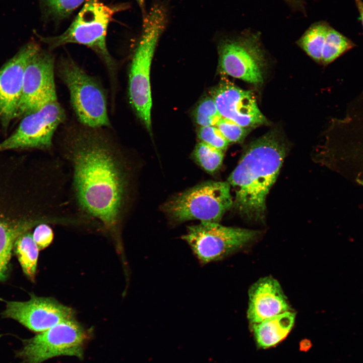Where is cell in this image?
<instances>
[{
    "label": "cell",
    "mask_w": 363,
    "mask_h": 363,
    "mask_svg": "<svg viewBox=\"0 0 363 363\" xmlns=\"http://www.w3.org/2000/svg\"><path fill=\"white\" fill-rule=\"evenodd\" d=\"M249 295L247 317L252 324L290 311L281 286L273 278L259 279L251 287Z\"/></svg>",
    "instance_id": "9a60e30c"
},
{
    "label": "cell",
    "mask_w": 363,
    "mask_h": 363,
    "mask_svg": "<svg viewBox=\"0 0 363 363\" xmlns=\"http://www.w3.org/2000/svg\"><path fill=\"white\" fill-rule=\"evenodd\" d=\"M199 139L216 149L224 151L229 142L216 126H201L198 131Z\"/></svg>",
    "instance_id": "cb8c5ba5"
},
{
    "label": "cell",
    "mask_w": 363,
    "mask_h": 363,
    "mask_svg": "<svg viewBox=\"0 0 363 363\" xmlns=\"http://www.w3.org/2000/svg\"><path fill=\"white\" fill-rule=\"evenodd\" d=\"M194 160L206 171L213 173L221 167L223 151L203 142L198 143L192 153Z\"/></svg>",
    "instance_id": "44dd1931"
},
{
    "label": "cell",
    "mask_w": 363,
    "mask_h": 363,
    "mask_svg": "<svg viewBox=\"0 0 363 363\" xmlns=\"http://www.w3.org/2000/svg\"><path fill=\"white\" fill-rule=\"evenodd\" d=\"M286 144L273 130L252 142L227 182L235 192L234 206L246 219L262 221L266 198L274 184L286 153Z\"/></svg>",
    "instance_id": "7a4b0ae2"
},
{
    "label": "cell",
    "mask_w": 363,
    "mask_h": 363,
    "mask_svg": "<svg viewBox=\"0 0 363 363\" xmlns=\"http://www.w3.org/2000/svg\"><path fill=\"white\" fill-rule=\"evenodd\" d=\"M258 234L256 230L201 222L189 226L182 239L199 262L205 265L223 259L253 240Z\"/></svg>",
    "instance_id": "ba28073f"
},
{
    "label": "cell",
    "mask_w": 363,
    "mask_h": 363,
    "mask_svg": "<svg viewBox=\"0 0 363 363\" xmlns=\"http://www.w3.org/2000/svg\"><path fill=\"white\" fill-rule=\"evenodd\" d=\"M65 118L57 98L47 102L21 118L14 132L0 142V153L50 149L53 135Z\"/></svg>",
    "instance_id": "9c48e42d"
},
{
    "label": "cell",
    "mask_w": 363,
    "mask_h": 363,
    "mask_svg": "<svg viewBox=\"0 0 363 363\" xmlns=\"http://www.w3.org/2000/svg\"><path fill=\"white\" fill-rule=\"evenodd\" d=\"M265 56L258 34L245 32L223 40L219 46L222 73L256 85L263 82Z\"/></svg>",
    "instance_id": "30bf717a"
},
{
    "label": "cell",
    "mask_w": 363,
    "mask_h": 363,
    "mask_svg": "<svg viewBox=\"0 0 363 363\" xmlns=\"http://www.w3.org/2000/svg\"><path fill=\"white\" fill-rule=\"evenodd\" d=\"M295 316L294 313L288 311L253 324V331L258 346L267 348L281 342L292 329Z\"/></svg>",
    "instance_id": "2e32d148"
},
{
    "label": "cell",
    "mask_w": 363,
    "mask_h": 363,
    "mask_svg": "<svg viewBox=\"0 0 363 363\" xmlns=\"http://www.w3.org/2000/svg\"><path fill=\"white\" fill-rule=\"evenodd\" d=\"M211 94L223 117L250 129L268 123L250 91L225 81L214 88Z\"/></svg>",
    "instance_id": "5bb4252c"
},
{
    "label": "cell",
    "mask_w": 363,
    "mask_h": 363,
    "mask_svg": "<svg viewBox=\"0 0 363 363\" xmlns=\"http://www.w3.org/2000/svg\"><path fill=\"white\" fill-rule=\"evenodd\" d=\"M88 335L74 318L67 319L23 340V346L17 352V356L24 363H41L62 355L82 359Z\"/></svg>",
    "instance_id": "52a82bcc"
},
{
    "label": "cell",
    "mask_w": 363,
    "mask_h": 363,
    "mask_svg": "<svg viewBox=\"0 0 363 363\" xmlns=\"http://www.w3.org/2000/svg\"><path fill=\"white\" fill-rule=\"evenodd\" d=\"M196 123L201 126H215L222 117L212 97L202 100L194 111Z\"/></svg>",
    "instance_id": "7402d4cb"
},
{
    "label": "cell",
    "mask_w": 363,
    "mask_h": 363,
    "mask_svg": "<svg viewBox=\"0 0 363 363\" xmlns=\"http://www.w3.org/2000/svg\"><path fill=\"white\" fill-rule=\"evenodd\" d=\"M41 49L31 41L23 45L0 69V124L5 130L17 118L21 98L24 75L31 57Z\"/></svg>",
    "instance_id": "4fadbf2b"
},
{
    "label": "cell",
    "mask_w": 363,
    "mask_h": 363,
    "mask_svg": "<svg viewBox=\"0 0 363 363\" xmlns=\"http://www.w3.org/2000/svg\"><path fill=\"white\" fill-rule=\"evenodd\" d=\"M291 7L297 10H303L305 9V0H284Z\"/></svg>",
    "instance_id": "484cf974"
},
{
    "label": "cell",
    "mask_w": 363,
    "mask_h": 363,
    "mask_svg": "<svg viewBox=\"0 0 363 363\" xmlns=\"http://www.w3.org/2000/svg\"><path fill=\"white\" fill-rule=\"evenodd\" d=\"M330 25L324 21L312 24L298 41L299 46L314 60L321 64L322 51Z\"/></svg>",
    "instance_id": "ac0fdd59"
},
{
    "label": "cell",
    "mask_w": 363,
    "mask_h": 363,
    "mask_svg": "<svg viewBox=\"0 0 363 363\" xmlns=\"http://www.w3.org/2000/svg\"><path fill=\"white\" fill-rule=\"evenodd\" d=\"M354 1L359 14V19L363 27V1L362 0H354Z\"/></svg>",
    "instance_id": "4316f807"
},
{
    "label": "cell",
    "mask_w": 363,
    "mask_h": 363,
    "mask_svg": "<svg viewBox=\"0 0 363 363\" xmlns=\"http://www.w3.org/2000/svg\"><path fill=\"white\" fill-rule=\"evenodd\" d=\"M14 251L25 275L31 281L35 279L39 249L30 232L21 235L16 240Z\"/></svg>",
    "instance_id": "e0dca14e"
},
{
    "label": "cell",
    "mask_w": 363,
    "mask_h": 363,
    "mask_svg": "<svg viewBox=\"0 0 363 363\" xmlns=\"http://www.w3.org/2000/svg\"><path fill=\"white\" fill-rule=\"evenodd\" d=\"M128 8L126 4L108 5L99 0H86L64 32L55 36L39 37L50 49L68 43L85 45L100 57L110 71H113L115 65L107 47V30L114 15Z\"/></svg>",
    "instance_id": "277c9868"
},
{
    "label": "cell",
    "mask_w": 363,
    "mask_h": 363,
    "mask_svg": "<svg viewBox=\"0 0 363 363\" xmlns=\"http://www.w3.org/2000/svg\"><path fill=\"white\" fill-rule=\"evenodd\" d=\"M215 126L229 143L242 142L251 129L243 127L235 122L223 117Z\"/></svg>",
    "instance_id": "603a6c76"
},
{
    "label": "cell",
    "mask_w": 363,
    "mask_h": 363,
    "mask_svg": "<svg viewBox=\"0 0 363 363\" xmlns=\"http://www.w3.org/2000/svg\"><path fill=\"white\" fill-rule=\"evenodd\" d=\"M167 22L161 4L154 5L143 18L142 34L132 62L129 75L130 102L138 117L151 134L152 107L150 73L158 40Z\"/></svg>",
    "instance_id": "3957f363"
},
{
    "label": "cell",
    "mask_w": 363,
    "mask_h": 363,
    "mask_svg": "<svg viewBox=\"0 0 363 363\" xmlns=\"http://www.w3.org/2000/svg\"><path fill=\"white\" fill-rule=\"evenodd\" d=\"M140 8L141 9L143 18L146 16V14L145 11V1L146 0H136Z\"/></svg>",
    "instance_id": "83f0119b"
},
{
    "label": "cell",
    "mask_w": 363,
    "mask_h": 363,
    "mask_svg": "<svg viewBox=\"0 0 363 363\" xmlns=\"http://www.w3.org/2000/svg\"><path fill=\"white\" fill-rule=\"evenodd\" d=\"M57 68L79 121L91 128L109 126L106 97L100 85L70 57H62Z\"/></svg>",
    "instance_id": "8992f818"
},
{
    "label": "cell",
    "mask_w": 363,
    "mask_h": 363,
    "mask_svg": "<svg viewBox=\"0 0 363 363\" xmlns=\"http://www.w3.org/2000/svg\"><path fill=\"white\" fill-rule=\"evenodd\" d=\"M232 204L227 182L209 181L176 195L162 209L176 223L191 220L218 223Z\"/></svg>",
    "instance_id": "5b68a950"
},
{
    "label": "cell",
    "mask_w": 363,
    "mask_h": 363,
    "mask_svg": "<svg viewBox=\"0 0 363 363\" xmlns=\"http://www.w3.org/2000/svg\"><path fill=\"white\" fill-rule=\"evenodd\" d=\"M45 20L60 21L68 18L86 0H38Z\"/></svg>",
    "instance_id": "ffe728a7"
},
{
    "label": "cell",
    "mask_w": 363,
    "mask_h": 363,
    "mask_svg": "<svg viewBox=\"0 0 363 363\" xmlns=\"http://www.w3.org/2000/svg\"><path fill=\"white\" fill-rule=\"evenodd\" d=\"M54 58L40 49L29 59L24 73L17 117L22 118L57 98Z\"/></svg>",
    "instance_id": "8fae6325"
},
{
    "label": "cell",
    "mask_w": 363,
    "mask_h": 363,
    "mask_svg": "<svg viewBox=\"0 0 363 363\" xmlns=\"http://www.w3.org/2000/svg\"><path fill=\"white\" fill-rule=\"evenodd\" d=\"M74 129L64 139L73 168V187L81 210L115 229L124 214L129 175L117 146L98 128Z\"/></svg>",
    "instance_id": "6da1fadb"
},
{
    "label": "cell",
    "mask_w": 363,
    "mask_h": 363,
    "mask_svg": "<svg viewBox=\"0 0 363 363\" xmlns=\"http://www.w3.org/2000/svg\"><path fill=\"white\" fill-rule=\"evenodd\" d=\"M5 301L3 317L14 319L35 332L44 331L74 316L71 308L50 297L31 294L27 301Z\"/></svg>",
    "instance_id": "7c38bea8"
},
{
    "label": "cell",
    "mask_w": 363,
    "mask_h": 363,
    "mask_svg": "<svg viewBox=\"0 0 363 363\" xmlns=\"http://www.w3.org/2000/svg\"><path fill=\"white\" fill-rule=\"evenodd\" d=\"M355 46L351 40L330 26L322 51L321 64L329 65Z\"/></svg>",
    "instance_id": "d6986e66"
},
{
    "label": "cell",
    "mask_w": 363,
    "mask_h": 363,
    "mask_svg": "<svg viewBox=\"0 0 363 363\" xmlns=\"http://www.w3.org/2000/svg\"><path fill=\"white\" fill-rule=\"evenodd\" d=\"M32 235L39 250L48 247L51 243L53 236L52 229L46 223L36 225Z\"/></svg>",
    "instance_id": "d4e9b609"
}]
</instances>
